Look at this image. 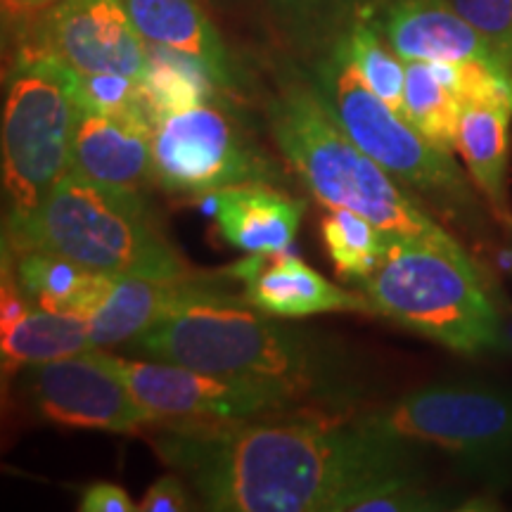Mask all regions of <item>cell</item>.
<instances>
[{"mask_svg":"<svg viewBox=\"0 0 512 512\" xmlns=\"http://www.w3.org/2000/svg\"><path fill=\"white\" fill-rule=\"evenodd\" d=\"M152 446L214 512H420L448 503L420 482L415 444L358 415L304 411L155 422Z\"/></svg>","mask_w":512,"mask_h":512,"instance_id":"6da1fadb","label":"cell"},{"mask_svg":"<svg viewBox=\"0 0 512 512\" xmlns=\"http://www.w3.org/2000/svg\"><path fill=\"white\" fill-rule=\"evenodd\" d=\"M128 349L147 361L275 384L318 411L349 413L366 392L335 339L256 311L242 297L185 306L133 337Z\"/></svg>","mask_w":512,"mask_h":512,"instance_id":"7a4b0ae2","label":"cell"},{"mask_svg":"<svg viewBox=\"0 0 512 512\" xmlns=\"http://www.w3.org/2000/svg\"><path fill=\"white\" fill-rule=\"evenodd\" d=\"M280 157L328 209H351L387 238H401L467 254L430 211L351 140L306 83L290 81L266 107Z\"/></svg>","mask_w":512,"mask_h":512,"instance_id":"3957f363","label":"cell"},{"mask_svg":"<svg viewBox=\"0 0 512 512\" xmlns=\"http://www.w3.org/2000/svg\"><path fill=\"white\" fill-rule=\"evenodd\" d=\"M3 247L46 249L112 278L192 273L150 216L143 192L107 188L74 171L62 176L36 214L5 226Z\"/></svg>","mask_w":512,"mask_h":512,"instance_id":"277c9868","label":"cell"},{"mask_svg":"<svg viewBox=\"0 0 512 512\" xmlns=\"http://www.w3.org/2000/svg\"><path fill=\"white\" fill-rule=\"evenodd\" d=\"M358 290L375 316L458 354H482L503 344L501 316L467 254L387 238L380 266Z\"/></svg>","mask_w":512,"mask_h":512,"instance_id":"5b68a950","label":"cell"},{"mask_svg":"<svg viewBox=\"0 0 512 512\" xmlns=\"http://www.w3.org/2000/svg\"><path fill=\"white\" fill-rule=\"evenodd\" d=\"M81 112L76 69L43 50H19L3 105L5 226L36 214L69 171Z\"/></svg>","mask_w":512,"mask_h":512,"instance_id":"8992f818","label":"cell"},{"mask_svg":"<svg viewBox=\"0 0 512 512\" xmlns=\"http://www.w3.org/2000/svg\"><path fill=\"white\" fill-rule=\"evenodd\" d=\"M313 91L342 131L418 200L430 202L465 226L479 219L475 190L451 155L427 143L406 119L377 98L339 46L318 67Z\"/></svg>","mask_w":512,"mask_h":512,"instance_id":"52a82bcc","label":"cell"},{"mask_svg":"<svg viewBox=\"0 0 512 512\" xmlns=\"http://www.w3.org/2000/svg\"><path fill=\"white\" fill-rule=\"evenodd\" d=\"M280 178L273 159L216 100L166 114L152 131V181L174 195H209Z\"/></svg>","mask_w":512,"mask_h":512,"instance_id":"ba28073f","label":"cell"},{"mask_svg":"<svg viewBox=\"0 0 512 512\" xmlns=\"http://www.w3.org/2000/svg\"><path fill=\"white\" fill-rule=\"evenodd\" d=\"M358 418L415 446L444 448L470 465L512 458V389L432 384Z\"/></svg>","mask_w":512,"mask_h":512,"instance_id":"9c48e42d","label":"cell"},{"mask_svg":"<svg viewBox=\"0 0 512 512\" xmlns=\"http://www.w3.org/2000/svg\"><path fill=\"white\" fill-rule=\"evenodd\" d=\"M114 368L155 422H230L304 411L275 384L147 358L112 356Z\"/></svg>","mask_w":512,"mask_h":512,"instance_id":"30bf717a","label":"cell"},{"mask_svg":"<svg viewBox=\"0 0 512 512\" xmlns=\"http://www.w3.org/2000/svg\"><path fill=\"white\" fill-rule=\"evenodd\" d=\"M19 392L38 418L53 425L131 434L155 425L100 349L17 370Z\"/></svg>","mask_w":512,"mask_h":512,"instance_id":"8fae6325","label":"cell"},{"mask_svg":"<svg viewBox=\"0 0 512 512\" xmlns=\"http://www.w3.org/2000/svg\"><path fill=\"white\" fill-rule=\"evenodd\" d=\"M34 24L29 48L57 57L81 74H126L140 81L147 43L124 0H64Z\"/></svg>","mask_w":512,"mask_h":512,"instance_id":"7c38bea8","label":"cell"},{"mask_svg":"<svg viewBox=\"0 0 512 512\" xmlns=\"http://www.w3.org/2000/svg\"><path fill=\"white\" fill-rule=\"evenodd\" d=\"M233 273L219 275L185 273L169 278L152 275H119L91 316V342L93 349H107L128 344L140 332L150 330L159 320L174 316L185 306L204 302V299L242 297L226 287Z\"/></svg>","mask_w":512,"mask_h":512,"instance_id":"4fadbf2b","label":"cell"},{"mask_svg":"<svg viewBox=\"0 0 512 512\" xmlns=\"http://www.w3.org/2000/svg\"><path fill=\"white\" fill-rule=\"evenodd\" d=\"M252 254L230 266L233 280L242 285V299L252 309L275 318H309L316 313H366L373 304L361 290H344L318 271L287 254Z\"/></svg>","mask_w":512,"mask_h":512,"instance_id":"5bb4252c","label":"cell"},{"mask_svg":"<svg viewBox=\"0 0 512 512\" xmlns=\"http://www.w3.org/2000/svg\"><path fill=\"white\" fill-rule=\"evenodd\" d=\"M380 31L403 62L482 60L505 67L498 50L448 0H392Z\"/></svg>","mask_w":512,"mask_h":512,"instance_id":"9a60e30c","label":"cell"},{"mask_svg":"<svg viewBox=\"0 0 512 512\" xmlns=\"http://www.w3.org/2000/svg\"><path fill=\"white\" fill-rule=\"evenodd\" d=\"M223 240L245 254H280L297 238L304 202L271 183H242L207 195Z\"/></svg>","mask_w":512,"mask_h":512,"instance_id":"2e32d148","label":"cell"},{"mask_svg":"<svg viewBox=\"0 0 512 512\" xmlns=\"http://www.w3.org/2000/svg\"><path fill=\"white\" fill-rule=\"evenodd\" d=\"M69 171L107 188L140 192L152 178V128L83 110Z\"/></svg>","mask_w":512,"mask_h":512,"instance_id":"e0dca14e","label":"cell"},{"mask_svg":"<svg viewBox=\"0 0 512 512\" xmlns=\"http://www.w3.org/2000/svg\"><path fill=\"white\" fill-rule=\"evenodd\" d=\"M3 256V271L38 309L91 316L114 283L112 275L95 273L46 249L3 247Z\"/></svg>","mask_w":512,"mask_h":512,"instance_id":"ac0fdd59","label":"cell"},{"mask_svg":"<svg viewBox=\"0 0 512 512\" xmlns=\"http://www.w3.org/2000/svg\"><path fill=\"white\" fill-rule=\"evenodd\" d=\"M512 100L467 102L460 114L456 150L463 157L472 183L482 192L491 214L512 226L508 204Z\"/></svg>","mask_w":512,"mask_h":512,"instance_id":"d6986e66","label":"cell"},{"mask_svg":"<svg viewBox=\"0 0 512 512\" xmlns=\"http://www.w3.org/2000/svg\"><path fill=\"white\" fill-rule=\"evenodd\" d=\"M124 5L145 43L195 57L221 88L235 86L228 50L197 0H124Z\"/></svg>","mask_w":512,"mask_h":512,"instance_id":"ffe728a7","label":"cell"},{"mask_svg":"<svg viewBox=\"0 0 512 512\" xmlns=\"http://www.w3.org/2000/svg\"><path fill=\"white\" fill-rule=\"evenodd\" d=\"M91 349V318L83 313L31 306L15 323L0 328V361L5 375Z\"/></svg>","mask_w":512,"mask_h":512,"instance_id":"44dd1931","label":"cell"},{"mask_svg":"<svg viewBox=\"0 0 512 512\" xmlns=\"http://www.w3.org/2000/svg\"><path fill=\"white\" fill-rule=\"evenodd\" d=\"M463 100L458 91L456 62H406L403 119L427 143L453 155Z\"/></svg>","mask_w":512,"mask_h":512,"instance_id":"7402d4cb","label":"cell"},{"mask_svg":"<svg viewBox=\"0 0 512 512\" xmlns=\"http://www.w3.org/2000/svg\"><path fill=\"white\" fill-rule=\"evenodd\" d=\"M216 86L219 83L214 74L200 60L147 43V64L140 76V88L155 121L214 100Z\"/></svg>","mask_w":512,"mask_h":512,"instance_id":"603a6c76","label":"cell"},{"mask_svg":"<svg viewBox=\"0 0 512 512\" xmlns=\"http://www.w3.org/2000/svg\"><path fill=\"white\" fill-rule=\"evenodd\" d=\"M320 238L342 280L361 285L380 266L387 235L351 209H330L320 219Z\"/></svg>","mask_w":512,"mask_h":512,"instance_id":"cb8c5ba5","label":"cell"},{"mask_svg":"<svg viewBox=\"0 0 512 512\" xmlns=\"http://www.w3.org/2000/svg\"><path fill=\"white\" fill-rule=\"evenodd\" d=\"M339 50L349 57L377 98L387 102L403 117V86H406V64L394 50H387L373 24L358 22L349 34L337 43Z\"/></svg>","mask_w":512,"mask_h":512,"instance_id":"d4e9b609","label":"cell"},{"mask_svg":"<svg viewBox=\"0 0 512 512\" xmlns=\"http://www.w3.org/2000/svg\"><path fill=\"white\" fill-rule=\"evenodd\" d=\"M76 95L83 110L102 114L155 131V117L147 107L140 81L126 74H81L76 72Z\"/></svg>","mask_w":512,"mask_h":512,"instance_id":"484cf974","label":"cell"},{"mask_svg":"<svg viewBox=\"0 0 512 512\" xmlns=\"http://www.w3.org/2000/svg\"><path fill=\"white\" fill-rule=\"evenodd\" d=\"M498 50L512 74V0H448Z\"/></svg>","mask_w":512,"mask_h":512,"instance_id":"4316f807","label":"cell"},{"mask_svg":"<svg viewBox=\"0 0 512 512\" xmlns=\"http://www.w3.org/2000/svg\"><path fill=\"white\" fill-rule=\"evenodd\" d=\"M195 508L197 505H192V498L185 489V479L178 475L159 477L138 503V512H185Z\"/></svg>","mask_w":512,"mask_h":512,"instance_id":"83f0119b","label":"cell"},{"mask_svg":"<svg viewBox=\"0 0 512 512\" xmlns=\"http://www.w3.org/2000/svg\"><path fill=\"white\" fill-rule=\"evenodd\" d=\"M271 5L294 31H313L335 10L337 0H271Z\"/></svg>","mask_w":512,"mask_h":512,"instance_id":"f1b7e54d","label":"cell"},{"mask_svg":"<svg viewBox=\"0 0 512 512\" xmlns=\"http://www.w3.org/2000/svg\"><path fill=\"white\" fill-rule=\"evenodd\" d=\"M81 512H136L138 505L124 489L112 482H95L86 486L79 501Z\"/></svg>","mask_w":512,"mask_h":512,"instance_id":"f546056e","label":"cell"},{"mask_svg":"<svg viewBox=\"0 0 512 512\" xmlns=\"http://www.w3.org/2000/svg\"><path fill=\"white\" fill-rule=\"evenodd\" d=\"M60 3H64V0H3V19L5 24H31Z\"/></svg>","mask_w":512,"mask_h":512,"instance_id":"4dcf8cb0","label":"cell"}]
</instances>
